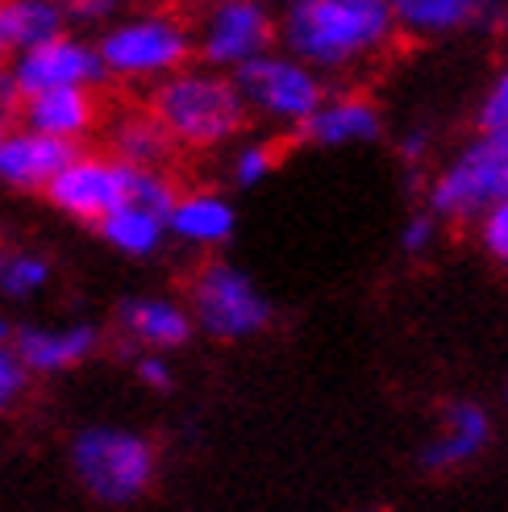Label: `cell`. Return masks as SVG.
<instances>
[{
	"mask_svg": "<svg viewBox=\"0 0 508 512\" xmlns=\"http://www.w3.org/2000/svg\"><path fill=\"white\" fill-rule=\"evenodd\" d=\"M475 130H508V63L496 71L484 100L475 109Z\"/></svg>",
	"mask_w": 508,
	"mask_h": 512,
	"instance_id": "cell-27",
	"label": "cell"
},
{
	"mask_svg": "<svg viewBox=\"0 0 508 512\" xmlns=\"http://www.w3.org/2000/svg\"><path fill=\"white\" fill-rule=\"evenodd\" d=\"M296 138L317 150H354L384 138V113L371 96L359 92H325L321 105L296 125Z\"/></svg>",
	"mask_w": 508,
	"mask_h": 512,
	"instance_id": "cell-11",
	"label": "cell"
},
{
	"mask_svg": "<svg viewBox=\"0 0 508 512\" xmlns=\"http://www.w3.org/2000/svg\"><path fill=\"white\" fill-rule=\"evenodd\" d=\"M475 229H479V250H484L496 267L508 271V196L496 200L492 209L475 221Z\"/></svg>",
	"mask_w": 508,
	"mask_h": 512,
	"instance_id": "cell-25",
	"label": "cell"
},
{
	"mask_svg": "<svg viewBox=\"0 0 508 512\" xmlns=\"http://www.w3.org/2000/svg\"><path fill=\"white\" fill-rule=\"evenodd\" d=\"M192 321L213 342H250L271 329L275 304L254 284V275L230 259H209L188 279Z\"/></svg>",
	"mask_w": 508,
	"mask_h": 512,
	"instance_id": "cell-6",
	"label": "cell"
},
{
	"mask_svg": "<svg viewBox=\"0 0 508 512\" xmlns=\"http://www.w3.org/2000/svg\"><path fill=\"white\" fill-rule=\"evenodd\" d=\"M67 5L63 0H0V34L9 38L13 55L42 38H55L67 30Z\"/></svg>",
	"mask_w": 508,
	"mask_h": 512,
	"instance_id": "cell-21",
	"label": "cell"
},
{
	"mask_svg": "<svg viewBox=\"0 0 508 512\" xmlns=\"http://www.w3.org/2000/svg\"><path fill=\"white\" fill-rule=\"evenodd\" d=\"M109 80L117 84H159L196 59V25L175 9H138L105 21L96 38Z\"/></svg>",
	"mask_w": 508,
	"mask_h": 512,
	"instance_id": "cell-4",
	"label": "cell"
},
{
	"mask_svg": "<svg viewBox=\"0 0 508 512\" xmlns=\"http://www.w3.org/2000/svg\"><path fill=\"white\" fill-rule=\"evenodd\" d=\"M30 371H25V363L17 358L13 346H0V417L9 413V408H17V400L25 396V388H30Z\"/></svg>",
	"mask_w": 508,
	"mask_h": 512,
	"instance_id": "cell-28",
	"label": "cell"
},
{
	"mask_svg": "<svg viewBox=\"0 0 508 512\" xmlns=\"http://www.w3.org/2000/svg\"><path fill=\"white\" fill-rule=\"evenodd\" d=\"M25 125L50 134V138H63L71 146H80L84 138L96 134L100 125V96L96 88H46V92H30L21 100V113Z\"/></svg>",
	"mask_w": 508,
	"mask_h": 512,
	"instance_id": "cell-17",
	"label": "cell"
},
{
	"mask_svg": "<svg viewBox=\"0 0 508 512\" xmlns=\"http://www.w3.org/2000/svg\"><path fill=\"white\" fill-rule=\"evenodd\" d=\"M175 196H180V188H175V179L163 167H134L130 171V200L155 204V209L167 213Z\"/></svg>",
	"mask_w": 508,
	"mask_h": 512,
	"instance_id": "cell-26",
	"label": "cell"
},
{
	"mask_svg": "<svg viewBox=\"0 0 508 512\" xmlns=\"http://www.w3.org/2000/svg\"><path fill=\"white\" fill-rule=\"evenodd\" d=\"M271 5H279V9H288V5H296V0H271Z\"/></svg>",
	"mask_w": 508,
	"mask_h": 512,
	"instance_id": "cell-35",
	"label": "cell"
},
{
	"mask_svg": "<svg viewBox=\"0 0 508 512\" xmlns=\"http://www.w3.org/2000/svg\"><path fill=\"white\" fill-rule=\"evenodd\" d=\"M109 150L117 159L134 163V167H163L171 159L175 142L167 138L163 121L150 109H130V113L113 117V125H109Z\"/></svg>",
	"mask_w": 508,
	"mask_h": 512,
	"instance_id": "cell-20",
	"label": "cell"
},
{
	"mask_svg": "<svg viewBox=\"0 0 508 512\" xmlns=\"http://www.w3.org/2000/svg\"><path fill=\"white\" fill-rule=\"evenodd\" d=\"M146 109L163 121L175 150H196V155L230 146L250 121L234 71H217L209 63H188L150 84Z\"/></svg>",
	"mask_w": 508,
	"mask_h": 512,
	"instance_id": "cell-2",
	"label": "cell"
},
{
	"mask_svg": "<svg viewBox=\"0 0 508 512\" xmlns=\"http://www.w3.org/2000/svg\"><path fill=\"white\" fill-rule=\"evenodd\" d=\"M5 63H13V46H9L5 34H0V67H5Z\"/></svg>",
	"mask_w": 508,
	"mask_h": 512,
	"instance_id": "cell-34",
	"label": "cell"
},
{
	"mask_svg": "<svg viewBox=\"0 0 508 512\" xmlns=\"http://www.w3.org/2000/svg\"><path fill=\"white\" fill-rule=\"evenodd\" d=\"M504 404H508V383H504Z\"/></svg>",
	"mask_w": 508,
	"mask_h": 512,
	"instance_id": "cell-37",
	"label": "cell"
},
{
	"mask_svg": "<svg viewBox=\"0 0 508 512\" xmlns=\"http://www.w3.org/2000/svg\"><path fill=\"white\" fill-rule=\"evenodd\" d=\"M67 13L75 21H88V25H105L113 21L121 9H125V0H63Z\"/></svg>",
	"mask_w": 508,
	"mask_h": 512,
	"instance_id": "cell-30",
	"label": "cell"
},
{
	"mask_svg": "<svg viewBox=\"0 0 508 512\" xmlns=\"http://www.w3.org/2000/svg\"><path fill=\"white\" fill-rule=\"evenodd\" d=\"M275 167H279V150H275V142H263V138H238V146H234V155H230V184L234 188H242V192H250V188H263L267 179L275 175Z\"/></svg>",
	"mask_w": 508,
	"mask_h": 512,
	"instance_id": "cell-23",
	"label": "cell"
},
{
	"mask_svg": "<svg viewBox=\"0 0 508 512\" xmlns=\"http://www.w3.org/2000/svg\"><path fill=\"white\" fill-rule=\"evenodd\" d=\"M80 146H71L63 138H50L34 125H5L0 138V184L9 192H46V184L63 171V163L75 155Z\"/></svg>",
	"mask_w": 508,
	"mask_h": 512,
	"instance_id": "cell-14",
	"label": "cell"
},
{
	"mask_svg": "<svg viewBox=\"0 0 508 512\" xmlns=\"http://www.w3.org/2000/svg\"><path fill=\"white\" fill-rule=\"evenodd\" d=\"M0 138H5V121H0Z\"/></svg>",
	"mask_w": 508,
	"mask_h": 512,
	"instance_id": "cell-36",
	"label": "cell"
},
{
	"mask_svg": "<svg viewBox=\"0 0 508 512\" xmlns=\"http://www.w3.org/2000/svg\"><path fill=\"white\" fill-rule=\"evenodd\" d=\"M80 492L105 508L138 504L159 479V450L130 425H84L67 450Z\"/></svg>",
	"mask_w": 508,
	"mask_h": 512,
	"instance_id": "cell-3",
	"label": "cell"
},
{
	"mask_svg": "<svg viewBox=\"0 0 508 512\" xmlns=\"http://www.w3.org/2000/svg\"><path fill=\"white\" fill-rule=\"evenodd\" d=\"M9 67H13V75H17V84H21L25 96L46 92V88H75V84H80V88H100L109 80L96 38L71 34V30L17 50Z\"/></svg>",
	"mask_w": 508,
	"mask_h": 512,
	"instance_id": "cell-10",
	"label": "cell"
},
{
	"mask_svg": "<svg viewBox=\"0 0 508 512\" xmlns=\"http://www.w3.org/2000/svg\"><path fill=\"white\" fill-rule=\"evenodd\" d=\"M117 329L130 338L138 350H184L196 338V321L188 300H175L163 292H142L125 296L117 309Z\"/></svg>",
	"mask_w": 508,
	"mask_h": 512,
	"instance_id": "cell-15",
	"label": "cell"
},
{
	"mask_svg": "<svg viewBox=\"0 0 508 512\" xmlns=\"http://www.w3.org/2000/svg\"><path fill=\"white\" fill-rule=\"evenodd\" d=\"M234 80L246 96L250 117L279 125V130H296L325 100V75L284 46H271L267 55L242 63Z\"/></svg>",
	"mask_w": 508,
	"mask_h": 512,
	"instance_id": "cell-7",
	"label": "cell"
},
{
	"mask_svg": "<svg viewBox=\"0 0 508 512\" xmlns=\"http://www.w3.org/2000/svg\"><path fill=\"white\" fill-rule=\"evenodd\" d=\"M50 279H55V267L46 254L25 246L0 250V296L5 300H38L50 288Z\"/></svg>",
	"mask_w": 508,
	"mask_h": 512,
	"instance_id": "cell-22",
	"label": "cell"
},
{
	"mask_svg": "<svg viewBox=\"0 0 508 512\" xmlns=\"http://www.w3.org/2000/svg\"><path fill=\"white\" fill-rule=\"evenodd\" d=\"M396 38L388 0H296L279 9V46L321 75L359 71L384 59Z\"/></svg>",
	"mask_w": 508,
	"mask_h": 512,
	"instance_id": "cell-1",
	"label": "cell"
},
{
	"mask_svg": "<svg viewBox=\"0 0 508 512\" xmlns=\"http://www.w3.org/2000/svg\"><path fill=\"white\" fill-rule=\"evenodd\" d=\"M492 433H496L492 413L479 400H450L442 408L434 433H429V442L421 446V467L438 475L463 471L492 446Z\"/></svg>",
	"mask_w": 508,
	"mask_h": 512,
	"instance_id": "cell-12",
	"label": "cell"
},
{
	"mask_svg": "<svg viewBox=\"0 0 508 512\" xmlns=\"http://www.w3.org/2000/svg\"><path fill=\"white\" fill-rule=\"evenodd\" d=\"M279 46V17L271 0H205L196 21V59L217 71H238L242 63Z\"/></svg>",
	"mask_w": 508,
	"mask_h": 512,
	"instance_id": "cell-8",
	"label": "cell"
},
{
	"mask_svg": "<svg viewBox=\"0 0 508 512\" xmlns=\"http://www.w3.org/2000/svg\"><path fill=\"white\" fill-rule=\"evenodd\" d=\"M13 334H17V325L9 317H0V346H13Z\"/></svg>",
	"mask_w": 508,
	"mask_h": 512,
	"instance_id": "cell-33",
	"label": "cell"
},
{
	"mask_svg": "<svg viewBox=\"0 0 508 512\" xmlns=\"http://www.w3.org/2000/svg\"><path fill=\"white\" fill-rule=\"evenodd\" d=\"M21 100H25V92H21V84H17L13 67L5 63V67H0V121L9 125V117L21 113Z\"/></svg>",
	"mask_w": 508,
	"mask_h": 512,
	"instance_id": "cell-31",
	"label": "cell"
},
{
	"mask_svg": "<svg viewBox=\"0 0 508 512\" xmlns=\"http://www.w3.org/2000/svg\"><path fill=\"white\" fill-rule=\"evenodd\" d=\"M130 171L134 163L109 155H96V150H75L63 163V171L46 184V204L67 221L80 225H96L105 213H113L121 200H130Z\"/></svg>",
	"mask_w": 508,
	"mask_h": 512,
	"instance_id": "cell-9",
	"label": "cell"
},
{
	"mask_svg": "<svg viewBox=\"0 0 508 512\" xmlns=\"http://www.w3.org/2000/svg\"><path fill=\"white\" fill-rule=\"evenodd\" d=\"M92 229L113 254H121V259H155V254L171 242L167 213L155 209V204H142V200H121L117 209L105 213Z\"/></svg>",
	"mask_w": 508,
	"mask_h": 512,
	"instance_id": "cell-19",
	"label": "cell"
},
{
	"mask_svg": "<svg viewBox=\"0 0 508 512\" xmlns=\"http://www.w3.org/2000/svg\"><path fill=\"white\" fill-rule=\"evenodd\" d=\"M508 196V130H479L434 171L425 209L446 225H475L496 200Z\"/></svg>",
	"mask_w": 508,
	"mask_h": 512,
	"instance_id": "cell-5",
	"label": "cell"
},
{
	"mask_svg": "<svg viewBox=\"0 0 508 512\" xmlns=\"http://www.w3.org/2000/svg\"><path fill=\"white\" fill-rule=\"evenodd\" d=\"M429 146H434V138H429V130H404V138H400V155L409 159V163H425V155H429Z\"/></svg>",
	"mask_w": 508,
	"mask_h": 512,
	"instance_id": "cell-32",
	"label": "cell"
},
{
	"mask_svg": "<svg viewBox=\"0 0 508 512\" xmlns=\"http://www.w3.org/2000/svg\"><path fill=\"white\" fill-rule=\"evenodd\" d=\"M134 375H138L142 388H150V392H167L171 383H175V371L167 363V350H138Z\"/></svg>",
	"mask_w": 508,
	"mask_h": 512,
	"instance_id": "cell-29",
	"label": "cell"
},
{
	"mask_svg": "<svg viewBox=\"0 0 508 512\" xmlns=\"http://www.w3.org/2000/svg\"><path fill=\"white\" fill-rule=\"evenodd\" d=\"M442 242V217L434 209H417L413 217H404L400 225V250L413 254V259H425V254H434Z\"/></svg>",
	"mask_w": 508,
	"mask_h": 512,
	"instance_id": "cell-24",
	"label": "cell"
},
{
	"mask_svg": "<svg viewBox=\"0 0 508 512\" xmlns=\"http://www.w3.org/2000/svg\"><path fill=\"white\" fill-rule=\"evenodd\" d=\"M167 229L188 250H221L238 234V204L217 188H188L171 200Z\"/></svg>",
	"mask_w": 508,
	"mask_h": 512,
	"instance_id": "cell-16",
	"label": "cell"
},
{
	"mask_svg": "<svg viewBox=\"0 0 508 512\" xmlns=\"http://www.w3.org/2000/svg\"><path fill=\"white\" fill-rule=\"evenodd\" d=\"M13 350L30 375L55 379L84 367L100 350V329L92 321H63V325H17Z\"/></svg>",
	"mask_w": 508,
	"mask_h": 512,
	"instance_id": "cell-13",
	"label": "cell"
},
{
	"mask_svg": "<svg viewBox=\"0 0 508 512\" xmlns=\"http://www.w3.org/2000/svg\"><path fill=\"white\" fill-rule=\"evenodd\" d=\"M400 38L413 42H442L467 34L471 25H484L492 0H388Z\"/></svg>",
	"mask_w": 508,
	"mask_h": 512,
	"instance_id": "cell-18",
	"label": "cell"
}]
</instances>
